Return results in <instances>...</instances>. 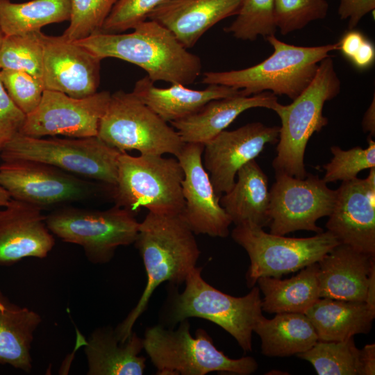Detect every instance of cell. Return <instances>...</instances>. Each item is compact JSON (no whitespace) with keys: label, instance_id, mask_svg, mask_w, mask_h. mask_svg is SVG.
Masks as SVG:
<instances>
[{"label":"cell","instance_id":"36","mask_svg":"<svg viewBox=\"0 0 375 375\" xmlns=\"http://www.w3.org/2000/svg\"><path fill=\"white\" fill-rule=\"evenodd\" d=\"M328 10L326 0H274L275 25L282 35H287L324 19Z\"/></svg>","mask_w":375,"mask_h":375},{"label":"cell","instance_id":"5","mask_svg":"<svg viewBox=\"0 0 375 375\" xmlns=\"http://www.w3.org/2000/svg\"><path fill=\"white\" fill-rule=\"evenodd\" d=\"M201 267H195L188 275L182 293L175 291L166 315V324L174 327L190 317H199L224 329L244 352L252 350V333L264 316L258 287L245 296L236 297L224 293L201 276Z\"/></svg>","mask_w":375,"mask_h":375},{"label":"cell","instance_id":"40","mask_svg":"<svg viewBox=\"0 0 375 375\" xmlns=\"http://www.w3.org/2000/svg\"><path fill=\"white\" fill-rule=\"evenodd\" d=\"M374 8L375 0H340L338 15L341 19H348V28L351 30Z\"/></svg>","mask_w":375,"mask_h":375},{"label":"cell","instance_id":"34","mask_svg":"<svg viewBox=\"0 0 375 375\" xmlns=\"http://www.w3.org/2000/svg\"><path fill=\"white\" fill-rule=\"evenodd\" d=\"M118 0H70L69 25L62 35L75 42L100 33Z\"/></svg>","mask_w":375,"mask_h":375},{"label":"cell","instance_id":"23","mask_svg":"<svg viewBox=\"0 0 375 375\" xmlns=\"http://www.w3.org/2000/svg\"><path fill=\"white\" fill-rule=\"evenodd\" d=\"M185 86L175 83L169 88H158L146 76L136 81L132 92L168 123L195 113L210 101L242 93L240 90L222 85H208L204 90Z\"/></svg>","mask_w":375,"mask_h":375},{"label":"cell","instance_id":"12","mask_svg":"<svg viewBox=\"0 0 375 375\" xmlns=\"http://www.w3.org/2000/svg\"><path fill=\"white\" fill-rule=\"evenodd\" d=\"M275 178L269 190V233L285 235L299 230L324 231L316 222L330 215L336 190L318 175L308 174L299 178L276 174Z\"/></svg>","mask_w":375,"mask_h":375},{"label":"cell","instance_id":"32","mask_svg":"<svg viewBox=\"0 0 375 375\" xmlns=\"http://www.w3.org/2000/svg\"><path fill=\"white\" fill-rule=\"evenodd\" d=\"M42 35L41 31L3 35L0 47V69L26 72L42 81Z\"/></svg>","mask_w":375,"mask_h":375},{"label":"cell","instance_id":"35","mask_svg":"<svg viewBox=\"0 0 375 375\" xmlns=\"http://www.w3.org/2000/svg\"><path fill=\"white\" fill-rule=\"evenodd\" d=\"M333 158L323 165L325 174L322 178L326 183L338 181H348L357 178L359 172L375 167V142L368 138V147H355L343 150L340 147H331Z\"/></svg>","mask_w":375,"mask_h":375},{"label":"cell","instance_id":"10","mask_svg":"<svg viewBox=\"0 0 375 375\" xmlns=\"http://www.w3.org/2000/svg\"><path fill=\"white\" fill-rule=\"evenodd\" d=\"M231 237L249 257L246 274L249 288L260 277L281 278L317 262L340 244L328 231L308 238H289L267 233L250 223L235 225Z\"/></svg>","mask_w":375,"mask_h":375},{"label":"cell","instance_id":"45","mask_svg":"<svg viewBox=\"0 0 375 375\" xmlns=\"http://www.w3.org/2000/svg\"><path fill=\"white\" fill-rule=\"evenodd\" d=\"M365 303L375 310V267L371 271Z\"/></svg>","mask_w":375,"mask_h":375},{"label":"cell","instance_id":"38","mask_svg":"<svg viewBox=\"0 0 375 375\" xmlns=\"http://www.w3.org/2000/svg\"><path fill=\"white\" fill-rule=\"evenodd\" d=\"M168 0H118L107 17L101 31L121 33L148 19L150 13Z\"/></svg>","mask_w":375,"mask_h":375},{"label":"cell","instance_id":"39","mask_svg":"<svg viewBox=\"0 0 375 375\" xmlns=\"http://www.w3.org/2000/svg\"><path fill=\"white\" fill-rule=\"evenodd\" d=\"M26 116L10 99L0 79V152L20 133Z\"/></svg>","mask_w":375,"mask_h":375},{"label":"cell","instance_id":"44","mask_svg":"<svg viewBox=\"0 0 375 375\" xmlns=\"http://www.w3.org/2000/svg\"><path fill=\"white\" fill-rule=\"evenodd\" d=\"M362 127L365 133L369 132L370 136L375 135V97L374 96L372 101L367 109L362 121Z\"/></svg>","mask_w":375,"mask_h":375},{"label":"cell","instance_id":"8","mask_svg":"<svg viewBox=\"0 0 375 375\" xmlns=\"http://www.w3.org/2000/svg\"><path fill=\"white\" fill-rule=\"evenodd\" d=\"M121 153L98 136L44 138L19 133L6 145L0 152V157L3 162H43L112 188L117 184L118 158Z\"/></svg>","mask_w":375,"mask_h":375},{"label":"cell","instance_id":"21","mask_svg":"<svg viewBox=\"0 0 375 375\" xmlns=\"http://www.w3.org/2000/svg\"><path fill=\"white\" fill-rule=\"evenodd\" d=\"M242 0H168L148 19L157 22L186 48L192 47L211 27L236 15Z\"/></svg>","mask_w":375,"mask_h":375},{"label":"cell","instance_id":"43","mask_svg":"<svg viewBox=\"0 0 375 375\" xmlns=\"http://www.w3.org/2000/svg\"><path fill=\"white\" fill-rule=\"evenodd\" d=\"M361 375L375 374V344H366L360 351Z\"/></svg>","mask_w":375,"mask_h":375},{"label":"cell","instance_id":"49","mask_svg":"<svg viewBox=\"0 0 375 375\" xmlns=\"http://www.w3.org/2000/svg\"><path fill=\"white\" fill-rule=\"evenodd\" d=\"M3 210H0V215H1Z\"/></svg>","mask_w":375,"mask_h":375},{"label":"cell","instance_id":"48","mask_svg":"<svg viewBox=\"0 0 375 375\" xmlns=\"http://www.w3.org/2000/svg\"><path fill=\"white\" fill-rule=\"evenodd\" d=\"M3 297H3V294L1 293V292H0V299H1V298H3Z\"/></svg>","mask_w":375,"mask_h":375},{"label":"cell","instance_id":"29","mask_svg":"<svg viewBox=\"0 0 375 375\" xmlns=\"http://www.w3.org/2000/svg\"><path fill=\"white\" fill-rule=\"evenodd\" d=\"M41 321L37 312L15 305L6 297L0 299V364L30 372L33 333Z\"/></svg>","mask_w":375,"mask_h":375},{"label":"cell","instance_id":"41","mask_svg":"<svg viewBox=\"0 0 375 375\" xmlns=\"http://www.w3.org/2000/svg\"><path fill=\"white\" fill-rule=\"evenodd\" d=\"M365 39V36L361 32L351 29L337 42L338 50H340L344 57L351 60Z\"/></svg>","mask_w":375,"mask_h":375},{"label":"cell","instance_id":"2","mask_svg":"<svg viewBox=\"0 0 375 375\" xmlns=\"http://www.w3.org/2000/svg\"><path fill=\"white\" fill-rule=\"evenodd\" d=\"M142 258L147 284L136 306L115 331L122 342L132 333L156 288L165 281L180 285L196 267L200 250L194 233L181 215L149 212L140 223L134 242Z\"/></svg>","mask_w":375,"mask_h":375},{"label":"cell","instance_id":"4","mask_svg":"<svg viewBox=\"0 0 375 375\" xmlns=\"http://www.w3.org/2000/svg\"><path fill=\"white\" fill-rule=\"evenodd\" d=\"M341 83L331 56L322 60L310 85L289 105L278 102L273 110L279 116L276 156L272 160L276 174L299 178L308 174L304 163L306 148L314 133L328 124L323 115L325 102L340 92Z\"/></svg>","mask_w":375,"mask_h":375},{"label":"cell","instance_id":"20","mask_svg":"<svg viewBox=\"0 0 375 375\" xmlns=\"http://www.w3.org/2000/svg\"><path fill=\"white\" fill-rule=\"evenodd\" d=\"M317 264L320 298L365 302L375 256L340 243Z\"/></svg>","mask_w":375,"mask_h":375},{"label":"cell","instance_id":"3","mask_svg":"<svg viewBox=\"0 0 375 375\" xmlns=\"http://www.w3.org/2000/svg\"><path fill=\"white\" fill-rule=\"evenodd\" d=\"M272 54L252 67L225 72H206L202 83L240 90L244 96L270 91L297 98L311 83L319 62L338 50V43L317 47L287 44L271 35L265 38Z\"/></svg>","mask_w":375,"mask_h":375},{"label":"cell","instance_id":"11","mask_svg":"<svg viewBox=\"0 0 375 375\" xmlns=\"http://www.w3.org/2000/svg\"><path fill=\"white\" fill-rule=\"evenodd\" d=\"M45 222L62 241L81 246L95 264L110 262L119 247L134 244L140 224L134 212L117 205L105 210L65 206L46 215Z\"/></svg>","mask_w":375,"mask_h":375},{"label":"cell","instance_id":"30","mask_svg":"<svg viewBox=\"0 0 375 375\" xmlns=\"http://www.w3.org/2000/svg\"><path fill=\"white\" fill-rule=\"evenodd\" d=\"M70 0H0V28L3 35L41 31L47 25L69 19Z\"/></svg>","mask_w":375,"mask_h":375},{"label":"cell","instance_id":"37","mask_svg":"<svg viewBox=\"0 0 375 375\" xmlns=\"http://www.w3.org/2000/svg\"><path fill=\"white\" fill-rule=\"evenodd\" d=\"M0 79L8 94L26 115L39 105L44 87L42 81L23 71L0 69Z\"/></svg>","mask_w":375,"mask_h":375},{"label":"cell","instance_id":"13","mask_svg":"<svg viewBox=\"0 0 375 375\" xmlns=\"http://www.w3.org/2000/svg\"><path fill=\"white\" fill-rule=\"evenodd\" d=\"M0 185L12 199L40 208L85 199L96 185L56 167L32 160L0 166Z\"/></svg>","mask_w":375,"mask_h":375},{"label":"cell","instance_id":"16","mask_svg":"<svg viewBox=\"0 0 375 375\" xmlns=\"http://www.w3.org/2000/svg\"><path fill=\"white\" fill-rule=\"evenodd\" d=\"M203 146L185 143L176 156L184 173L181 185L185 204L181 215L194 234L226 238L232 221L203 167Z\"/></svg>","mask_w":375,"mask_h":375},{"label":"cell","instance_id":"26","mask_svg":"<svg viewBox=\"0 0 375 375\" xmlns=\"http://www.w3.org/2000/svg\"><path fill=\"white\" fill-rule=\"evenodd\" d=\"M319 341H340L358 334H367L375 310L365 301L320 298L305 313Z\"/></svg>","mask_w":375,"mask_h":375},{"label":"cell","instance_id":"22","mask_svg":"<svg viewBox=\"0 0 375 375\" xmlns=\"http://www.w3.org/2000/svg\"><path fill=\"white\" fill-rule=\"evenodd\" d=\"M277 103L276 96L269 92L250 96L241 93L210 101L195 113L169 124L184 143L204 145L224 131L245 110L253 108L273 110Z\"/></svg>","mask_w":375,"mask_h":375},{"label":"cell","instance_id":"9","mask_svg":"<svg viewBox=\"0 0 375 375\" xmlns=\"http://www.w3.org/2000/svg\"><path fill=\"white\" fill-rule=\"evenodd\" d=\"M97 136L121 152L136 150L142 155L169 153L176 157L185 144L168 122L132 92L122 90L111 94Z\"/></svg>","mask_w":375,"mask_h":375},{"label":"cell","instance_id":"28","mask_svg":"<svg viewBox=\"0 0 375 375\" xmlns=\"http://www.w3.org/2000/svg\"><path fill=\"white\" fill-rule=\"evenodd\" d=\"M317 262L286 279L270 276L257 280L263 294L262 310L268 313H306L320 299Z\"/></svg>","mask_w":375,"mask_h":375},{"label":"cell","instance_id":"18","mask_svg":"<svg viewBox=\"0 0 375 375\" xmlns=\"http://www.w3.org/2000/svg\"><path fill=\"white\" fill-rule=\"evenodd\" d=\"M43 73L45 90L72 97L83 98L97 92L101 59L62 35L42 33Z\"/></svg>","mask_w":375,"mask_h":375},{"label":"cell","instance_id":"27","mask_svg":"<svg viewBox=\"0 0 375 375\" xmlns=\"http://www.w3.org/2000/svg\"><path fill=\"white\" fill-rule=\"evenodd\" d=\"M253 332L261 341V353L269 357L298 355L310 349L319 340L311 322L304 313H276L272 319L263 316Z\"/></svg>","mask_w":375,"mask_h":375},{"label":"cell","instance_id":"1","mask_svg":"<svg viewBox=\"0 0 375 375\" xmlns=\"http://www.w3.org/2000/svg\"><path fill=\"white\" fill-rule=\"evenodd\" d=\"M128 33H97L75 41L101 60L115 58L139 66L153 82L188 85L201 72L199 56L186 49L167 28L151 19Z\"/></svg>","mask_w":375,"mask_h":375},{"label":"cell","instance_id":"14","mask_svg":"<svg viewBox=\"0 0 375 375\" xmlns=\"http://www.w3.org/2000/svg\"><path fill=\"white\" fill-rule=\"evenodd\" d=\"M111 94L97 92L83 98L44 90L38 107L26 115L20 133L31 137L64 135L72 138L97 136L100 120Z\"/></svg>","mask_w":375,"mask_h":375},{"label":"cell","instance_id":"31","mask_svg":"<svg viewBox=\"0 0 375 375\" xmlns=\"http://www.w3.org/2000/svg\"><path fill=\"white\" fill-rule=\"evenodd\" d=\"M360 351L351 337L340 341L318 340L297 356L310 362L319 375H361Z\"/></svg>","mask_w":375,"mask_h":375},{"label":"cell","instance_id":"6","mask_svg":"<svg viewBox=\"0 0 375 375\" xmlns=\"http://www.w3.org/2000/svg\"><path fill=\"white\" fill-rule=\"evenodd\" d=\"M178 327L157 325L148 328L143 339V349L159 375H205L212 372L249 375L258 369L250 356L232 359L214 345L211 337L198 328L193 338L188 319Z\"/></svg>","mask_w":375,"mask_h":375},{"label":"cell","instance_id":"47","mask_svg":"<svg viewBox=\"0 0 375 375\" xmlns=\"http://www.w3.org/2000/svg\"><path fill=\"white\" fill-rule=\"evenodd\" d=\"M3 35L1 31V28H0V47H1V42H2V40H3Z\"/></svg>","mask_w":375,"mask_h":375},{"label":"cell","instance_id":"17","mask_svg":"<svg viewBox=\"0 0 375 375\" xmlns=\"http://www.w3.org/2000/svg\"><path fill=\"white\" fill-rule=\"evenodd\" d=\"M326 224L340 244L375 256V167L367 178L342 181Z\"/></svg>","mask_w":375,"mask_h":375},{"label":"cell","instance_id":"19","mask_svg":"<svg viewBox=\"0 0 375 375\" xmlns=\"http://www.w3.org/2000/svg\"><path fill=\"white\" fill-rule=\"evenodd\" d=\"M42 208L12 199L0 215V265H11L23 258H43L55 240L48 229Z\"/></svg>","mask_w":375,"mask_h":375},{"label":"cell","instance_id":"15","mask_svg":"<svg viewBox=\"0 0 375 375\" xmlns=\"http://www.w3.org/2000/svg\"><path fill=\"white\" fill-rule=\"evenodd\" d=\"M279 130L280 126L252 122L224 130L204 144L203 165L219 197L232 188L241 167L255 159L267 144L278 142Z\"/></svg>","mask_w":375,"mask_h":375},{"label":"cell","instance_id":"42","mask_svg":"<svg viewBox=\"0 0 375 375\" xmlns=\"http://www.w3.org/2000/svg\"><path fill=\"white\" fill-rule=\"evenodd\" d=\"M375 59L374 44L367 38L365 40L359 50L350 60L360 69H365L371 67Z\"/></svg>","mask_w":375,"mask_h":375},{"label":"cell","instance_id":"46","mask_svg":"<svg viewBox=\"0 0 375 375\" xmlns=\"http://www.w3.org/2000/svg\"><path fill=\"white\" fill-rule=\"evenodd\" d=\"M12 199L8 191L0 185V206L7 207Z\"/></svg>","mask_w":375,"mask_h":375},{"label":"cell","instance_id":"24","mask_svg":"<svg viewBox=\"0 0 375 375\" xmlns=\"http://www.w3.org/2000/svg\"><path fill=\"white\" fill-rule=\"evenodd\" d=\"M143 339L134 332L122 342L111 328L96 329L85 347L89 375H142L146 358L140 356Z\"/></svg>","mask_w":375,"mask_h":375},{"label":"cell","instance_id":"25","mask_svg":"<svg viewBox=\"0 0 375 375\" xmlns=\"http://www.w3.org/2000/svg\"><path fill=\"white\" fill-rule=\"evenodd\" d=\"M232 188L219 198L232 223H250L261 228L269 224L268 178L255 159L241 167Z\"/></svg>","mask_w":375,"mask_h":375},{"label":"cell","instance_id":"33","mask_svg":"<svg viewBox=\"0 0 375 375\" xmlns=\"http://www.w3.org/2000/svg\"><path fill=\"white\" fill-rule=\"evenodd\" d=\"M274 0H242L235 19L224 31L242 40L274 35Z\"/></svg>","mask_w":375,"mask_h":375},{"label":"cell","instance_id":"7","mask_svg":"<svg viewBox=\"0 0 375 375\" xmlns=\"http://www.w3.org/2000/svg\"><path fill=\"white\" fill-rule=\"evenodd\" d=\"M184 173L177 158L160 155L118 158L117 184L111 189L116 205L133 212L144 207L160 215H181L184 208Z\"/></svg>","mask_w":375,"mask_h":375}]
</instances>
